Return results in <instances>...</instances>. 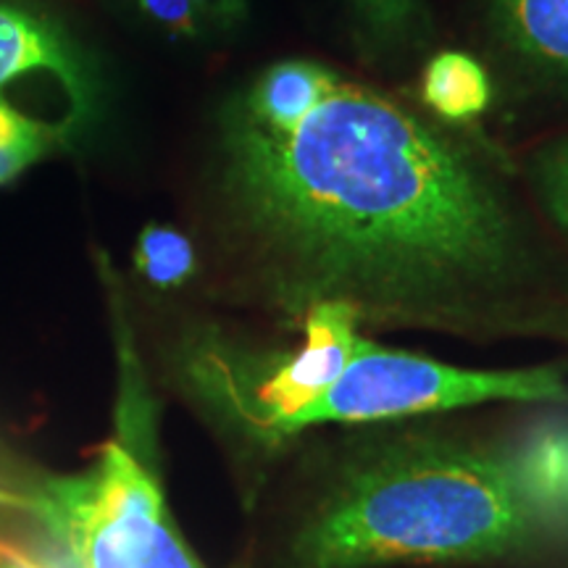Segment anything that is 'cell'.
I'll return each mask as SVG.
<instances>
[{
  "label": "cell",
  "mask_w": 568,
  "mask_h": 568,
  "mask_svg": "<svg viewBox=\"0 0 568 568\" xmlns=\"http://www.w3.org/2000/svg\"><path fill=\"white\" fill-rule=\"evenodd\" d=\"M211 201L240 301L274 324L339 303L376 329L568 339V268L506 174L343 74L282 126L224 103Z\"/></svg>",
  "instance_id": "1"
},
{
  "label": "cell",
  "mask_w": 568,
  "mask_h": 568,
  "mask_svg": "<svg viewBox=\"0 0 568 568\" xmlns=\"http://www.w3.org/2000/svg\"><path fill=\"white\" fill-rule=\"evenodd\" d=\"M426 418L322 429L280 453L261 568L568 564L503 429Z\"/></svg>",
  "instance_id": "2"
},
{
  "label": "cell",
  "mask_w": 568,
  "mask_h": 568,
  "mask_svg": "<svg viewBox=\"0 0 568 568\" xmlns=\"http://www.w3.org/2000/svg\"><path fill=\"white\" fill-rule=\"evenodd\" d=\"M27 510L67 568H205L176 531L151 468L119 439L84 471L40 481Z\"/></svg>",
  "instance_id": "3"
},
{
  "label": "cell",
  "mask_w": 568,
  "mask_h": 568,
  "mask_svg": "<svg viewBox=\"0 0 568 568\" xmlns=\"http://www.w3.org/2000/svg\"><path fill=\"white\" fill-rule=\"evenodd\" d=\"M30 77L53 80L77 130L90 122L101 84L88 53L55 19L0 0V101L6 88Z\"/></svg>",
  "instance_id": "4"
},
{
  "label": "cell",
  "mask_w": 568,
  "mask_h": 568,
  "mask_svg": "<svg viewBox=\"0 0 568 568\" xmlns=\"http://www.w3.org/2000/svg\"><path fill=\"white\" fill-rule=\"evenodd\" d=\"M497 45L527 74L568 90V0H485Z\"/></svg>",
  "instance_id": "5"
},
{
  "label": "cell",
  "mask_w": 568,
  "mask_h": 568,
  "mask_svg": "<svg viewBox=\"0 0 568 568\" xmlns=\"http://www.w3.org/2000/svg\"><path fill=\"white\" fill-rule=\"evenodd\" d=\"M537 503L568 539V408L550 406L527 422L503 426Z\"/></svg>",
  "instance_id": "6"
},
{
  "label": "cell",
  "mask_w": 568,
  "mask_h": 568,
  "mask_svg": "<svg viewBox=\"0 0 568 568\" xmlns=\"http://www.w3.org/2000/svg\"><path fill=\"white\" fill-rule=\"evenodd\" d=\"M422 101L443 122L466 124L489 109L493 82L474 55L443 51L424 67Z\"/></svg>",
  "instance_id": "7"
},
{
  "label": "cell",
  "mask_w": 568,
  "mask_h": 568,
  "mask_svg": "<svg viewBox=\"0 0 568 568\" xmlns=\"http://www.w3.org/2000/svg\"><path fill=\"white\" fill-rule=\"evenodd\" d=\"M74 134L67 122H42L9 101H0V187L19 180L51 153L69 148Z\"/></svg>",
  "instance_id": "8"
},
{
  "label": "cell",
  "mask_w": 568,
  "mask_h": 568,
  "mask_svg": "<svg viewBox=\"0 0 568 568\" xmlns=\"http://www.w3.org/2000/svg\"><path fill=\"white\" fill-rule=\"evenodd\" d=\"M134 272L161 293L184 287L197 276L195 243L172 224H145L134 243Z\"/></svg>",
  "instance_id": "9"
},
{
  "label": "cell",
  "mask_w": 568,
  "mask_h": 568,
  "mask_svg": "<svg viewBox=\"0 0 568 568\" xmlns=\"http://www.w3.org/2000/svg\"><path fill=\"white\" fill-rule=\"evenodd\" d=\"M351 11L376 45L393 53H414L432 38L424 0H347Z\"/></svg>",
  "instance_id": "10"
},
{
  "label": "cell",
  "mask_w": 568,
  "mask_h": 568,
  "mask_svg": "<svg viewBox=\"0 0 568 568\" xmlns=\"http://www.w3.org/2000/svg\"><path fill=\"white\" fill-rule=\"evenodd\" d=\"M531 182L552 226L568 240V134L535 155Z\"/></svg>",
  "instance_id": "11"
},
{
  "label": "cell",
  "mask_w": 568,
  "mask_h": 568,
  "mask_svg": "<svg viewBox=\"0 0 568 568\" xmlns=\"http://www.w3.org/2000/svg\"><path fill=\"white\" fill-rule=\"evenodd\" d=\"M132 6L151 24L176 40H203L216 32L195 0H132Z\"/></svg>",
  "instance_id": "12"
},
{
  "label": "cell",
  "mask_w": 568,
  "mask_h": 568,
  "mask_svg": "<svg viewBox=\"0 0 568 568\" xmlns=\"http://www.w3.org/2000/svg\"><path fill=\"white\" fill-rule=\"evenodd\" d=\"M205 17L211 19L213 30H234L247 17V0H195Z\"/></svg>",
  "instance_id": "13"
},
{
  "label": "cell",
  "mask_w": 568,
  "mask_h": 568,
  "mask_svg": "<svg viewBox=\"0 0 568 568\" xmlns=\"http://www.w3.org/2000/svg\"><path fill=\"white\" fill-rule=\"evenodd\" d=\"M0 506L27 508L30 506V495H17V493H9V489H0Z\"/></svg>",
  "instance_id": "14"
},
{
  "label": "cell",
  "mask_w": 568,
  "mask_h": 568,
  "mask_svg": "<svg viewBox=\"0 0 568 568\" xmlns=\"http://www.w3.org/2000/svg\"><path fill=\"white\" fill-rule=\"evenodd\" d=\"M0 568H42V566L30 564V560H24L21 556H11V564L9 566H0Z\"/></svg>",
  "instance_id": "15"
}]
</instances>
